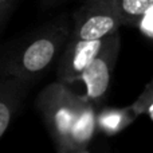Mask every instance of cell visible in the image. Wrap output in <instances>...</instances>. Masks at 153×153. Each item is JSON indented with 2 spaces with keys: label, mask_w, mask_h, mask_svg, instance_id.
<instances>
[{
  "label": "cell",
  "mask_w": 153,
  "mask_h": 153,
  "mask_svg": "<svg viewBox=\"0 0 153 153\" xmlns=\"http://www.w3.org/2000/svg\"><path fill=\"white\" fill-rule=\"evenodd\" d=\"M71 28V15L61 12L0 46V76L35 85L56 65Z\"/></svg>",
  "instance_id": "6da1fadb"
},
{
  "label": "cell",
  "mask_w": 153,
  "mask_h": 153,
  "mask_svg": "<svg viewBox=\"0 0 153 153\" xmlns=\"http://www.w3.org/2000/svg\"><path fill=\"white\" fill-rule=\"evenodd\" d=\"M81 100V93H76L70 85L59 81L47 85L38 94L35 108L50 133L56 153L65 152L67 134L75 118Z\"/></svg>",
  "instance_id": "7a4b0ae2"
},
{
  "label": "cell",
  "mask_w": 153,
  "mask_h": 153,
  "mask_svg": "<svg viewBox=\"0 0 153 153\" xmlns=\"http://www.w3.org/2000/svg\"><path fill=\"white\" fill-rule=\"evenodd\" d=\"M70 15L71 28L69 40H101L120 31L122 27L114 0H83Z\"/></svg>",
  "instance_id": "3957f363"
},
{
  "label": "cell",
  "mask_w": 153,
  "mask_h": 153,
  "mask_svg": "<svg viewBox=\"0 0 153 153\" xmlns=\"http://www.w3.org/2000/svg\"><path fill=\"white\" fill-rule=\"evenodd\" d=\"M120 51H121V34L120 31H116L105 38L97 55L93 58V61L76 81L83 83L85 93H82V95L87 101H90L95 108L102 106L108 98Z\"/></svg>",
  "instance_id": "277c9868"
},
{
  "label": "cell",
  "mask_w": 153,
  "mask_h": 153,
  "mask_svg": "<svg viewBox=\"0 0 153 153\" xmlns=\"http://www.w3.org/2000/svg\"><path fill=\"white\" fill-rule=\"evenodd\" d=\"M103 40L76 42L67 39L58 61H56V81L71 86L78 81L83 70L89 66L97 53L100 51Z\"/></svg>",
  "instance_id": "5b68a950"
},
{
  "label": "cell",
  "mask_w": 153,
  "mask_h": 153,
  "mask_svg": "<svg viewBox=\"0 0 153 153\" xmlns=\"http://www.w3.org/2000/svg\"><path fill=\"white\" fill-rule=\"evenodd\" d=\"M32 86L28 82L0 76V138L15 120Z\"/></svg>",
  "instance_id": "8992f818"
},
{
  "label": "cell",
  "mask_w": 153,
  "mask_h": 153,
  "mask_svg": "<svg viewBox=\"0 0 153 153\" xmlns=\"http://www.w3.org/2000/svg\"><path fill=\"white\" fill-rule=\"evenodd\" d=\"M95 113L97 108L82 95L75 118L67 134L66 148L63 153H71L85 149L95 140L97 126H95Z\"/></svg>",
  "instance_id": "52a82bcc"
},
{
  "label": "cell",
  "mask_w": 153,
  "mask_h": 153,
  "mask_svg": "<svg viewBox=\"0 0 153 153\" xmlns=\"http://www.w3.org/2000/svg\"><path fill=\"white\" fill-rule=\"evenodd\" d=\"M121 26L136 28L148 42L153 39V0H114Z\"/></svg>",
  "instance_id": "ba28073f"
},
{
  "label": "cell",
  "mask_w": 153,
  "mask_h": 153,
  "mask_svg": "<svg viewBox=\"0 0 153 153\" xmlns=\"http://www.w3.org/2000/svg\"><path fill=\"white\" fill-rule=\"evenodd\" d=\"M137 117L134 116L129 106L114 108V106H100L95 113V126L98 134L111 137L124 132L129 128Z\"/></svg>",
  "instance_id": "9c48e42d"
},
{
  "label": "cell",
  "mask_w": 153,
  "mask_h": 153,
  "mask_svg": "<svg viewBox=\"0 0 153 153\" xmlns=\"http://www.w3.org/2000/svg\"><path fill=\"white\" fill-rule=\"evenodd\" d=\"M130 110L134 113L136 117L140 116H146L149 120H152V111H153V86L152 81H149L145 85L144 90L140 93L136 101L129 105Z\"/></svg>",
  "instance_id": "30bf717a"
},
{
  "label": "cell",
  "mask_w": 153,
  "mask_h": 153,
  "mask_svg": "<svg viewBox=\"0 0 153 153\" xmlns=\"http://www.w3.org/2000/svg\"><path fill=\"white\" fill-rule=\"evenodd\" d=\"M19 0H0V34L8 24Z\"/></svg>",
  "instance_id": "8fae6325"
},
{
  "label": "cell",
  "mask_w": 153,
  "mask_h": 153,
  "mask_svg": "<svg viewBox=\"0 0 153 153\" xmlns=\"http://www.w3.org/2000/svg\"><path fill=\"white\" fill-rule=\"evenodd\" d=\"M71 153H111V149L109 148V145L103 143H97V141H93L87 148L81 149V151L71 152Z\"/></svg>",
  "instance_id": "7c38bea8"
},
{
  "label": "cell",
  "mask_w": 153,
  "mask_h": 153,
  "mask_svg": "<svg viewBox=\"0 0 153 153\" xmlns=\"http://www.w3.org/2000/svg\"><path fill=\"white\" fill-rule=\"evenodd\" d=\"M67 0H40V8L42 11H50L55 7H59Z\"/></svg>",
  "instance_id": "4fadbf2b"
}]
</instances>
